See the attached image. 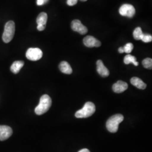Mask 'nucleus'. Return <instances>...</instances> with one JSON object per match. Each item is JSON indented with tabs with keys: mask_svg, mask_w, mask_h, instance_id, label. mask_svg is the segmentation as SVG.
<instances>
[{
	"mask_svg": "<svg viewBox=\"0 0 152 152\" xmlns=\"http://www.w3.org/2000/svg\"><path fill=\"white\" fill-rule=\"evenodd\" d=\"M48 21V14L46 12H41L37 18L36 22L37 25H42L46 26Z\"/></svg>",
	"mask_w": 152,
	"mask_h": 152,
	"instance_id": "obj_15",
	"label": "nucleus"
},
{
	"mask_svg": "<svg viewBox=\"0 0 152 152\" xmlns=\"http://www.w3.org/2000/svg\"><path fill=\"white\" fill-rule=\"evenodd\" d=\"M43 53L39 48H29L26 53V57L28 59L32 61H37L42 58Z\"/></svg>",
	"mask_w": 152,
	"mask_h": 152,
	"instance_id": "obj_5",
	"label": "nucleus"
},
{
	"mask_svg": "<svg viewBox=\"0 0 152 152\" xmlns=\"http://www.w3.org/2000/svg\"><path fill=\"white\" fill-rule=\"evenodd\" d=\"M77 2H78V0H67L66 1L67 5L71 6L75 5Z\"/></svg>",
	"mask_w": 152,
	"mask_h": 152,
	"instance_id": "obj_21",
	"label": "nucleus"
},
{
	"mask_svg": "<svg viewBox=\"0 0 152 152\" xmlns=\"http://www.w3.org/2000/svg\"><path fill=\"white\" fill-rule=\"evenodd\" d=\"M83 44L87 48H98L101 46V42L92 36H87L83 38Z\"/></svg>",
	"mask_w": 152,
	"mask_h": 152,
	"instance_id": "obj_8",
	"label": "nucleus"
},
{
	"mask_svg": "<svg viewBox=\"0 0 152 152\" xmlns=\"http://www.w3.org/2000/svg\"><path fill=\"white\" fill-rule=\"evenodd\" d=\"M128 88L127 83L122 81H118L113 85V90L115 93H122L124 92Z\"/></svg>",
	"mask_w": 152,
	"mask_h": 152,
	"instance_id": "obj_11",
	"label": "nucleus"
},
{
	"mask_svg": "<svg viewBox=\"0 0 152 152\" xmlns=\"http://www.w3.org/2000/svg\"><path fill=\"white\" fill-rule=\"evenodd\" d=\"M24 61L19 60V61H14L10 67V70L11 72L14 73V74H17L22 69V67L24 66Z\"/></svg>",
	"mask_w": 152,
	"mask_h": 152,
	"instance_id": "obj_14",
	"label": "nucleus"
},
{
	"mask_svg": "<svg viewBox=\"0 0 152 152\" xmlns=\"http://www.w3.org/2000/svg\"><path fill=\"white\" fill-rule=\"evenodd\" d=\"M95 104L92 102H88L85 103L81 109L76 112L75 116L78 118H87L91 116L95 113Z\"/></svg>",
	"mask_w": 152,
	"mask_h": 152,
	"instance_id": "obj_3",
	"label": "nucleus"
},
{
	"mask_svg": "<svg viewBox=\"0 0 152 152\" xmlns=\"http://www.w3.org/2000/svg\"><path fill=\"white\" fill-rule=\"evenodd\" d=\"M142 64L145 68L152 69V59L151 58H146L142 60Z\"/></svg>",
	"mask_w": 152,
	"mask_h": 152,
	"instance_id": "obj_18",
	"label": "nucleus"
},
{
	"mask_svg": "<svg viewBox=\"0 0 152 152\" xmlns=\"http://www.w3.org/2000/svg\"><path fill=\"white\" fill-rule=\"evenodd\" d=\"M52 100L48 95H42L39 100V103L36 107L34 112L37 115H42L45 113L49 110L51 106Z\"/></svg>",
	"mask_w": 152,
	"mask_h": 152,
	"instance_id": "obj_1",
	"label": "nucleus"
},
{
	"mask_svg": "<svg viewBox=\"0 0 152 152\" xmlns=\"http://www.w3.org/2000/svg\"><path fill=\"white\" fill-rule=\"evenodd\" d=\"M15 31V23L12 20L6 23L4 31L2 34V39L5 43H9L14 37Z\"/></svg>",
	"mask_w": 152,
	"mask_h": 152,
	"instance_id": "obj_4",
	"label": "nucleus"
},
{
	"mask_svg": "<svg viewBox=\"0 0 152 152\" xmlns=\"http://www.w3.org/2000/svg\"><path fill=\"white\" fill-rule=\"evenodd\" d=\"M45 26H42V25H37V29H38L39 31H44V29H45Z\"/></svg>",
	"mask_w": 152,
	"mask_h": 152,
	"instance_id": "obj_22",
	"label": "nucleus"
},
{
	"mask_svg": "<svg viewBox=\"0 0 152 152\" xmlns=\"http://www.w3.org/2000/svg\"><path fill=\"white\" fill-rule=\"evenodd\" d=\"M123 48L124 50V53H126L127 54H130L134 49V46L132 43H127L126 44V45Z\"/></svg>",
	"mask_w": 152,
	"mask_h": 152,
	"instance_id": "obj_19",
	"label": "nucleus"
},
{
	"mask_svg": "<svg viewBox=\"0 0 152 152\" xmlns=\"http://www.w3.org/2000/svg\"><path fill=\"white\" fill-rule=\"evenodd\" d=\"M44 4H45L44 0H37V5H43Z\"/></svg>",
	"mask_w": 152,
	"mask_h": 152,
	"instance_id": "obj_23",
	"label": "nucleus"
},
{
	"mask_svg": "<svg viewBox=\"0 0 152 152\" xmlns=\"http://www.w3.org/2000/svg\"><path fill=\"white\" fill-rule=\"evenodd\" d=\"M120 15L128 18H132L135 14V9L130 4H124L121 6L119 9Z\"/></svg>",
	"mask_w": 152,
	"mask_h": 152,
	"instance_id": "obj_6",
	"label": "nucleus"
},
{
	"mask_svg": "<svg viewBox=\"0 0 152 152\" xmlns=\"http://www.w3.org/2000/svg\"><path fill=\"white\" fill-rule=\"evenodd\" d=\"M118 51L120 54H122L124 53V48L123 47H121L118 49Z\"/></svg>",
	"mask_w": 152,
	"mask_h": 152,
	"instance_id": "obj_24",
	"label": "nucleus"
},
{
	"mask_svg": "<svg viewBox=\"0 0 152 152\" xmlns=\"http://www.w3.org/2000/svg\"><path fill=\"white\" fill-rule=\"evenodd\" d=\"M59 67L60 71L64 74L71 75V73H72V69L71 65L68 62H66L65 61H61L59 64Z\"/></svg>",
	"mask_w": 152,
	"mask_h": 152,
	"instance_id": "obj_13",
	"label": "nucleus"
},
{
	"mask_svg": "<svg viewBox=\"0 0 152 152\" xmlns=\"http://www.w3.org/2000/svg\"><path fill=\"white\" fill-rule=\"evenodd\" d=\"M124 63L126 64H129L130 63L133 64L135 66H138L139 63L136 61V58L131 55L128 54L125 56L124 58Z\"/></svg>",
	"mask_w": 152,
	"mask_h": 152,
	"instance_id": "obj_16",
	"label": "nucleus"
},
{
	"mask_svg": "<svg viewBox=\"0 0 152 152\" xmlns=\"http://www.w3.org/2000/svg\"><path fill=\"white\" fill-rule=\"evenodd\" d=\"M141 40L142 41H143L144 42H145V43L152 42V36L151 34H147V33H145V34L143 33V35L142 36Z\"/></svg>",
	"mask_w": 152,
	"mask_h": 152,
	"instance_id": "obj_20",
	"label": "nucleus"
},
{
	"mask_svg": "<svg viewBox=\"0 0 152 152\" xmlns=\"http://www.w3.org/2000/svg\"><path fill=\"white\" fill-rule=\"evenodd\" d=\"M78 152H90L89 151V150L88 149H81V150H80V151Z\"/></svg>",
	"mask_w": 152,
	"mask_h": 152,
	"instance_id": "obj_25",
	"label": "nucleus"
},
{
	"mask_svg": "<svg viewBox=\"0 0 152 152\" xmlns=\"http://www.w3.org/2000/svg\"><path fill=\"white\" fill-rule=\"evenodd\" d=\"M44 2H45V4H46V3H48V1H49V0H44Z\"/></svg>",
	"mask_w": 152,
	"mask_h": 152,
	"instance_id": "obj_26",
	"label": "nucleus"
},
{
	"mask_svg": "<svg viewBox=\"0 0 152 152\" xmlns=\"http://www.w3.org/2000/svg\"><path fill=\"white\" fill-rule=\"evenodd\" d=\"M12 134L10 127L5 125H0V140L4 141L9 139Z\"/></svg>",
	"mask_w": 152,
	"mask_h": 152,
	"instance_id": "obj_9",
	"label": "nucleus"
},
{
	"mask_svg": "<svg viewBox=\"0 0 152 152\" xmlns=\"http://www.w3.org/2000/svg\"><path fill=\"white\" fill-rule=\"evenodd\" d=\"M96 69L98 73L103 77H107L109 75V71L107 68L104 65L103 61L99 60L96 62Z\"/></svg>",
	"mask_w": 152,
	"mask_h": 152,
	"instance_id": "obj_10",
	"label": "nucleus"
},
{
	"mask_svg": "<svg viewBox=\"0 0 152 152\" xmlns=\"http://www.w3.org/2000/svg\"><path fill=\"white\" fill-rule=\"evenodd\" d=\"M131 83L134 86L141 90H144L147 87V85L138 77H132L130 80Z\"/></svg>",
	"mask_w": 152,
	"mask_h": 152,
	"instance_id": "obj_12",
	"label": "nucleus"
},
{
	"mask_svg": "<svg viewBox=\"0 0 152 152\" xmlns=\"http://www.w3.org/2000/svg\"><path fill=\"white\" fill-rule=\"evenodd\" d=\"M124 120V117L121 114H115L110 117L107 122L106 127L107 130L112 133L116 132L118 129L120 124Z\"/></svg>",
	"mask_w": 152,
	"mask_h": 152,
	"instance_id": "obj_2",
	"label": "nucleus"
},
{
	"mask_svg": "<svg viewBox=\"0 0 152 152\" xmlns=\"http://www.w3.org/2000/svg\"><path fill=\"white\" fill-rule=\"evenodd\" d=\"M81 1H82V2H85V1H86L87 0H80Z\"/></svg>",
	"mask_w": 152,
	"mask_h": 152,
	"instance_id": "obj_27",
	"label": "nucleus"
},
{
	"mask_svg": "<svg viewBox=\"0 0 152 152\" xmlns=\"http://www.w3.org/2000/svg\"><path fill=\"white\" fill-rule=\"evenodd\" d=\"M71 28L73 31L79 33L81 34H85L88 32L87 27L82 24L80 20L75 19L71 23Z\"/></svg>",
	"mask_w": 152,
	"mask_h": 152,
	"instance_id": "obj_7",
	"label": "nucleus"
},
{
	"mask_svg": "<svg viewBox=\"0 0 152 152\" xmlns=\"http://www.w3.org/2000/svg\"><path fill=\"white\" fill-rule=\"evenodd\" d=\"M143 35V32L140 27H137L135 29L133 32L134 38L136 40H141L142 36Z\"/></svg>",
	"mask_w": 152,
	"mask_h": 152,
	"instance_id": "obj_17",
	"label": "nucleus"
}]
</instances>
